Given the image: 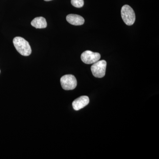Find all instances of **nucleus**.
I'll list each match as a JSON object with an SVG mask.
<instances>
[{
    "label": "nucleus",
    "mask_w": 159,
    "mask_h": 159,
    "mask_svg": "<svg viewBox=\"0 0 159 159\" xmlns=\"http://www.w3.org/2000/svg\"><path fill=\"white\" fill-rule=\"evenodd\" d=\"M13 44L18 52L23 56H28L31 53V49L29 43L25 39L21 37L14 38Z\"/></svg>",
    "instance_id": "1"
},
{
    "label": "nucleus",
    "mask_w": 159,
    "mask_h": 159,
    "mask_svg": "<svg viewBox=\"0 0 159 159\" xmlns=\"http://www.w3.org/2000/svg\"><path fill=\"white\" fill-rule=\"evenodd\" d=\"M121 16L124 23L128 26L133 25L135 21V14L133 9L128 5L122 6L121 9Z\"/></svg>",
    "instance_id": "2"
},
{
    "label": "nucleus",
    "mask_w": 159,
    "mask_h": 159,
    "mask_svg": "<svg viewBox=\"0 0 159 159\" xmlns=\"http://www.w3.org/2000/svg\"><path fill=\"white\" fill-rule=\"evenodd\" d=\"M107 62L105 60L98 61L91 66V70L94 77L102 78L105 76Z\"/></svg>",
    "instance_id": "3"
},
{
    "label": "nucleus",
    "mask_w": 159,
    "mask_h": 159,
    "mask_svg": "<svg viewBox=\"0 0 159 159\" xmlns=\"http://www.w3.org/2000/svg\"><path fill=\"white\" fill-rule=\"evenodd\" d=\"M61 84L63 89L71 90L76 88L77 80L74 75L68 74L62 76L60 80Z\"/></svg>",
    "instance_id": "4"
},
{
    "label": "nucleus",
    "mask_w": 159,
    "mask_h": 159,
    "mask_svg": "<svg viewBox=\"0 0 159 159\" xmlns=\"http://www.w3.org/2000/svg\"><path fill=\"white\" fill-rule=\"evenodd\" d=\"M100 57L101 56L99 53L90 51H86L81 55V60L87 64H91L97 62L100 59Z\"/></svg>",
    "instance_id": "5"
},
{
    "label": "nucleus",
    "mask_w": 159,
    "mask_h": 159,
    "mask_svg": "<svg viewBox=\"0 0 159 159\" xmlns=\"http://www.w3.org/2000/svg\"><path fill=\"white\" fill-rule=\"evenodd\" d=\"M89 102V99L87 96H81L74 100L72 103L73 108L78 111L86 106Z\"/></svg>",
    "instance_id": "6"
},
{
    "label": "nucleus",
    "mask_w": 159,
    "mask_h": 159,
    "mask_svg": "<svg viewBox=\"0 0 159 159\" xmlns=\"http://www.w3.org/2000/svg\"><path fill=\"white\" fill-rule=\"evenodd\" d=\"M67 21L71 25L75 26L81 25L84 23V18L78 15L71 14L67 16Z\"/></svg>",
    "instance_id": "7"
},
{
    "label": "nucleus",
    "mask_w": 159,
    "mask_h": 159,
    "mask_svg": "<svg viewBox=\"0 0 159 159\" xmlns=\"http://www.w3.org/2000/svg\"><path fill=\"white\" fill-rule=\"evenodd\" d=\"M31 25L36 29H45L47 27V21L42 16L36 17L31 22Z\"/></svg>",
    "instance_id": "8"
},
{
    "label": "nucleus",
    "mask_w": 159,
    "mask_h": 159,
    "mask_svg": "<svg viewBox=\"0 0 159 159\" xmlns=\"http://www.w3.org/2000/svg\"><path fill=\"white\" fill-rule=\"evenodd\" d=\"M71 2L73 6L77 8H81L84 5V0H71Z\"/></svg>",
    "instance_id": "9"
},
{
    "label": "nucleus",
    "mask_w": 159,
    "mask_h": 159,
    "mask_svg": "<svg viewBox=\"0 0 159 159\" xmlns=\"http://www.w3.org/2000/svg\"><path fill=\"white\" fill-rule=\"evenodd\" d=\"M44 1H46V2H49V1H52V0H44Z\"/></svg>",
    "instance_id": "10"
},
{
    "label": "nucleus",
    "mask_w": 159,
    "mask_h": 159,
    "mask_svg": "<svg viewBox=\"0 0 159 159\" xmlns=\"http://www.w3.org/2000/svg\"><path fill=\"white\" fill-rule=\"evenodd\" d=\"M0 72H1V71H0Z\"/></svg>",
    "instance_id": "11"
}]
</instances>
